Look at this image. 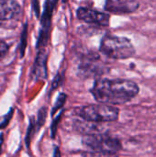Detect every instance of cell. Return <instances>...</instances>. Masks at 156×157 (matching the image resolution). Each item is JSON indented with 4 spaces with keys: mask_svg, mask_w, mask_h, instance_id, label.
I'll return each mask as SVG.
<instances>
[{
    "mask_svg": "<svg viewBox=\"0 0 156 157\" xmlns=\"http://www.w3.org/2000/svg\"><path fill=\"white\" fill-rule=\"evenodd\" d=\"M77 114L87 122H111L119 119L120 111L117 108L107 104L89 105L80 108Z\"/></svg>",
    "mask_w": 156,
    "mask_h": 157,
    "instance_id": "obj_3",
    "label": "cell"
},
{
    "mask_svg": "<svg viewBox=\"0 0 156 157\" xmlns=\"http://www.w3.org/2000/svg\"><path fill=\"white\" fill-rule=\"evenodd\" d=\"M64 100H65V96L64 95H61L60 97H59V98H58V100H57V102H56V104H55V107H54V109H53V113L59 109V108H61L62 106H63V102H64Z\"/></svg>",
    "mask_w": 156,
    "mask_h": 157,
    "instance_id": "obj_10",
    "label": "cell"
},
{
    "mask_svg": "<svg viewBox=\"0 0 156 157\" xmlns=\"http://www.w3.org/2000/svg\"><path fill=\"white\" fill-rule=\"evenodd\" d=\"M91 92L101 104L120 105L135 98L139 93V86L125 79H100L95 83Z\"/></svg>",
    "mask_w": 156,
    "mask_h": 157,
    "instance_id": "obj_1",
    "label": "cell"
},
{
    "mask_svg": "<svg viewBox=\"0 0 156 157\" xmlns=\"http://www.w3.org/2000/svg\"><path fill=\"white\" fill-rule=\"evenodd\" d=\"M84 145L92 151L107 155H114L120 150V143L114 138L100 135L98 133L86 134L83 139Z\"/></svg>",
    "mask_w": 156,
    "mask_h": 157,
    "instance_id": "obj_4",
    "label": "cell"
},
{
    "mask_svg": "<svg viewBox=\"0 0 156 157\" xmlns=\"http://www.w3.org/2000/svg\"><path fill=\"white\" fill-rule=\"evenodd\" d=\"M52 1H53V3H54V4H55V3L57 2V0H52Z\"/></svg>",
    "mask_w": 156,
    "mask_h": 157,
    "instance_id": "obj_11",
    "label": "cell"
},
{
    "mask_svg": "<svg viewBox=\"0 0 156 157\" xmlns=\"http://www.w3.org/2000/svg\"><path fill=\"white\" fill-rule=\"evenodd\" d=\"M46 56L44 52H40L37 56L36 63L33 69V75L37 78H46Z\"/></svg>",
    "mask_w": 156,
    "mask_h": 157,
    "instance_id": "obj_8",
    "label": "cell"
},
{
    "mask_svg": "<svg viewBox=\"0 0 156 157\" xmlns=\"http://www.w3.org/2000/svg\"><path fill=\"white\" fill-rule=\"evenodd\" d=\"M100 52L112 59L124 60L135 54V49L130 40L112 35L105 36L100 44Z\"/></svg>",
    "mask_w": 156,
    "mask_h": 157,
    "instance_id": "obj_2",
    "label": "cell"
},
{
    "mask_svg": "<svg viewBox=\"0 0 156 157\" xmlns=\"http://www.w3.org/2000/svg\"><path fill=\"white\" fill-rule=\"evenodd\" d=\"M21 7L15 0H0V20L15 18L20 13Z\"/></svg>",
    "mask_w": 156,
    "mask_h": 157,
    "instance_id": "obj_7",
    "label": "cell"
},
{
    "mask_svg": "<svg viewBox=\"0 0 156 157\" xmlns=\"http://www.w3.org/2000/svg\"><path fill=\"white\" fill-rule=\"evenodd\" d=\"M8 52V46L5 41L0 40V60L6 55Z\"/></svg>",
    "mask_w": 156,
    "mask_h": 157,
    "instance_id": "obj_9",
    "label": "cell"
},
{
    "mask_svg": "<svg viewBox=\"0 0 156 157\" xmlns=\"http://www.w3.org/2000/svg\"><path fill=\"white\" fill-rule=\"evenodd\" d=\"M139 7L138 0H107L105 9L118 15L131 14Z\"/></svg>",
    "mask_w": 156,
    "mask_h": 157,
    "instance_id": "obj_6",
    "label": "cell"
},
{
    "mask_svg": "<svg viewBox=\"0 0 156 157\" xmlns=\"http://www.w3.org/2000/svg\"><path fill=\"white\" fill-rule=\"evenodd\" d=\"M65 1H66V0H63V2H65Z\"/></svg>",
    "mask_w": 156,
    "mask_h": 157,
    "instance_id": "obj_12",
    "label": "cell"
},
{
    "mask_svg": "<svg viewBox=\"0 0 156 157\" xmlns=\"http://www.w3.org/2000/svg\"><path fill=\"white\" fill-rule=\"evenodd\" d=\"M77 17L88 24L106 27L109 24V15L87 7H80L77 10Z\"/></svg>",
    "mask_w": 156,
    "mask_h": 157,
    "instance_id": "obj_5",
    "label": "cell"
}]
</instances>
